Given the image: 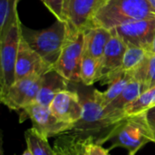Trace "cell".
Segmentation results:
<instances>
[{"label": "cell", "mask_w": 155, "mask_h": 155, "mask_svg": "<svg viewBox=\"0 0 155 155\" xmlns=\"http://www.w3.org/2000/svg\"><path fill=\"white\" fill-rule=\"evenodd\" d=\"M111 31V38L105 46L101 60L99 81L121 71L124 56L127 48L125 42L114 30Z\"/></svg>", "instance_id": "4fadbf2b"}, {"label": "cell", "mask_w": 155, "mask_h": 155, "mask_svg": "<svg viewBox=\"0 0 155 155\" xmlns=\"http://www.w3.org/2000/svg\"><path fill=\"white\" fill-rule=\"evenodd\" d=\"M20 0H0V37L10 28L17 14V4Z\"/></svg>", "instance_id": "603a6c76"}, {"label": "cell", "mask_w": 155, "mask_h": 155, "mask_svg": "<svg viewBox=\"0 0 155 155\" xmlns=\"http://www.w3.org/2000/svg\"><path fill=\"white\" fill-rule=\"evenodd\" d=\"M21 112L23 115H21L19 122L22 123L25 121V117H28L32 122V128L47 139L61 136L71 131L74 125L59 120L52 114L49 107L43 106L36 103L29 105Z\"/></svg>", "instance_id": "52a82bcc"}, {"label": "cell", "mask_w": 155, "mask_h": 155, "mask_svg": "<svg viewBox=\"0 0 155 155\" xmlns=\"http://www.w3.org/2000/svg\"><path fill=\"white\" fill-rule=\"evenodd\" d=\"M69 83V81L53 68L44 74L42 85L35 103L43 106L49 107L56 94L62 91L67 90Z\"/></svg>", "instance_id": "2e32d148"}, {"label": "cell", "mask_w": 155, "mask_h": 155, "mask_svg": "<svg viewBox=\"0 0 155 155\" xmlns=\"http://www.w3.org/2000/svg\"><path fill=\"white\" fill-rule=\"evenodd\" d=\"M149 53L155 54V35H154V37H153V43H152V45H151V47H150Z\"/></svg>", "instance_id": "83f0119b"}, {"label": "cell", "mask_w": 155, "mask_h": 155, "mask_svg": "<svg viewBox=\"0 0 155 155\" xmlns=\"http://www.w3.org/2000/svg\"><path fill=\"white\" fill-rule=\"evenodd\" d=\"M114 31L126 45L142 47L149 53L155 35V17L128 23Z\"/></svg>", "instance_id": "9c48e42d"}, {"label": "cell", "mask_w": 155, "mask_h": 155, "mask_svg": "<svg viewBox=\"0 0 155 155\" xmlns=\"http://www.w3.org/2000/svg\"><path fill=\"white\" fill-rule=\"evenodd\" d=\"M27 149L33 155H56L54 148L48 143V139L38 134L34 128L25 133Z\"/></svg>", "instance_id": "ffe728a7"}, {"label": "cell", "mask_w": 155, "mask_h": 155, "mask_svg": "<svg viewBox=\"0 0 155 155\" xmlns=\"http://www.w3.org/2000/svg\"><path fill=\"white\" fill-rule=\"evenodd\" d=\"M152 17H155V14L146 0H103L92 17L90 26L111 31L123 25Z\"/></svg>", "instance_id": "7a4b0ae2"}, {"label": "cell", "mask_w": 155, "mask_h": 155, "mask_svg": "<svg viewBox=\"0 0 155 155\" xmlns=\"http://www.w3.org/2000/svg\"><path fill=\"white\" fill-rule=\"evenodd\" d=\"M149 4V5L151 6L153 12L155 14V0H146Z\"/></svg>", "instance_id": "f1b7e54d"}, {"label": "cell", "mask_w": 155, "mask_h": 155, "mask_svg": "<svg viewBox=\"0 0 155 155\" xmlns=\"http://www.w3.org/2000/svg\"><path fill=\"white\" fill-rule=\"evenodd\" d=\"M155 106V87L144 91L136 100L131 103L124 109L126 116L143 114Z\"/></svg>", "instance_id": "7402d4cb"}, {"label": "cell", "mask_w": 155, "mask_h": 155, "mask_svg": "<svg viewBox=\"0 0 155 155\" xmlns=\"http://www.w3.org/2000/svg\"><path fill=\"white\" fill-rule=\"evenodd\" d=\"M44 75H35L15 81L0 96L2 104L14 111H22L35 103Z\"/></svg>", "instance_id": "ba28073f"}, {"label": "cell", "mask_w": 155, "mask_h": 155, "mask_svg": "<svg viewBox=\"0 0 155 155\" xmlns=\"http://www.w3.org/2000/svg\"><path fill=\"white\" fill-rule=\"evenodd\" d=\"M85 155H109V149H104L102 145L90 143L86 146Z\"/></svg>", "instance_id": "484cf974"}, {"label": "cell", "mask_w": 155, "mask_h": 155, "mask_svg": "<svg viewBox=\"0 0 155 155\" xmlns=\"http://www.w3.org/2000/svg\"><path fill=\"white\" fill-rule=\"evenodd\" d=\"M144 91L146 90L140 82L134 79L131 80L121 94L104 109V114L116 121L125 119L127 117L124 114V109L126 106L136 100Z\"/></svg>", "instance_id": "5bb4252c"}, {"label": "cell", "mask_w": 155, "mask_h": 155, "mask_svg": "<svg viewBox=\"0 0 155 155\" xmlns=\"http://www.w3.org/2000/svg\"><path fill=\"white\" fill-rule=\"evenodd\" d=\"M92 142L64 134L55 140L54 150L56 155H85L88 143Z\"/></svg>", "instance_id": "ac0fdd59"}, {"label": "cell", "mask_w": 155, "mask_h": 155, "mask_svg": "<svg viewBox=\"0 0 155 155\" xmlns=\"http://www.w3.org/2000/svg\"><path fill=\"white\" fill-rule=\"evenodd\" d=\"M84 53V31L75 30L68 26L65 43L54 69L70 83H81L80 72Z\"/></svg>", "instance_id": "5b68a950"}, {"label": "cell", "mask_w": 155, "mask_h": 155, "mask_svg": "<svg viewBox=\"0 0 155 155\" xmlns=\"http://www.w3.org/2000/svg\"><path fill=\"white\" fill-rule=\"evenodd\" d=\"M148 52L138 46L134 45H128L124 56L121 71L123 72H132L134 71L137 66H139L147 56Z\"/></svg>", "instance_id": "cb8c5ba5"}, {"label": "cell", "mask_w": 155, "mask_h": 155, "mask_svg": "<svg viewBox=\"0 0 155 155\" xmlns=\"http://www.w3.org/2000/svg\"><path fill=\"white\" fill-rule=\"evenodd\" d=\"M84 53L101 61L112 31L103 27L90 26L84 31Z\"/></svg>", "instance_id": "e0dca14e"}, {"label": "cell", "mask_w": 155, "mask_h": 155, "mask_svg": "<svg viewBox=\"0 0 155 155\" xmlns=\"http://www.w3.org/2000/svg\"><path fill=\"white\" fill-rule=\"evenodd\" d=\"M100 68L101 61L84 53L80 72L81 83L85 86H90L99 81Z\"/></svg>", "instance_id": "44dd1931"}, {"label": "cell", "mask_w": 155, "mask_h": 155, "mask_svg": "<svg viewBox=\"0 0 155 155\" xmlns=\"http://www.w3.org/2000/svg\"><path fill=\"white\" fill-rule=\"evenodd\" d=\"M22 23L15 18L7 32L0 37V96L15 82V64L21 39Z\"/></svg>", "instance_id": "8992f818"}, {"label": "cell", "mask_w": 155, "mask_h": 155, "mask_svg": "<svg viewBox=\"0 0 155 155\" xmlns=\"http://www.w3.org/2000/svg\"><path fill=\"white\" fill-rule=\"evenodd\" d=\"M49 109L56 118L72 124H76L82 118L84 113V106L79 94L68 89L56 94Z\"/></svg>", "instance_id": "7c38bea8"}, {"label": "cell", "mask_w": 155, "mask_h": 155, "mask_svg": "<svg viewBox=\"0 0 155 155\" xmlns=\"http://www.w3.org/2000/svg\"><path fill=\"white\" fill-rule=\"evenodd\" d=\"M84 113L82 118L66 134L103 145L113 136L114 132L124 120L116 121L104 114V108L95 100L93 92L80 94Z\"/></svg>", "instance_id": "6da1fadb"}, {"label": "cell", "mask_w": 155, "mask_h": 155, "mask_svg": "<svg viewBox=\"0 0 155 155\" xmlns=\"http://www.w3.org/2000/svg\"><path fill=\"white\" fill-rule=\"evenodd\" d=\"M103 0H64V19L69 27L84 31Z\"/></svg>", "instance_id": "8fae6325"}, {"label": "cell", "mask_w": 155, "mask_h": 155, "mask_svg": "<svg viewBox=\"0 0 155 155\" xmlns=\"http://www.w3.org/2000/svg\"><path fill=\"white\" fill-rule=\"evenodd\" d=\"M53 68L28 45L21 35L15 64V81L29 76L44 75Z\"/></svg>", "instance_id": "30bf717a"}, {"label": "cell", "mask_w": 155, "mask_h": 155, "mask_svg": "<svg viewBox=\"0 0 155 155\" xmlns=\"http://www.w3.org/2000/svg\"><path fill=\"white\" fill-rule=\"evenodd\" d=\"M109 141L112 143L109 151L122 147L128 151V155H135L145 144L154 143L145 113L127 116L115 129Z\"/></svg>", "instance_id": "277c9868"}, {"label": "cell", "mask_w": 155, "mask_h": 155, "mask_svg": "<svg viewBox=\"0 0 155 155\" xmlns=\"http://www.w3.org/2000/svg\"><path fill=\"white\" fill-rule=\"evenodd\" d=\"M145 116H146V120L148 122V124L152 130V133L153 134L155 143V106L145 112Z\"/></svg>", "instance_id": "4316f807"}, {"label": "cell", "mask_w": 155, "mask_h": 155, "mask_svg": "<svg viewBox=\"0 0 155 155\" xmlns=\"http://www.w3.org/2000/svg\"><path fill=\"white\" fill-rule=\"evenodd\" d=\"M47 9L56 17L57 20L64 22V0H41Z\"/></svg>", "instance_id": "d4e9b609"}, {"label": "cell", "mask_w": 155, "mask_h": 155, "mask_svg": "<svg viewBox=\"0 0 155 155\" xmlns=\"http://www.w3.org/2000/svg\"><path fill=\"white\" fill-rule=\"evenodd\" d=\"M21 155H33V154L31 153V152H30L28 149H26V150H25V152H24V153H23Z\"/></svg>", "instance_id": "4dcf8cb0"}, {"label": "cell", "mask_w": 155, "mask_h": 155, "mask_svg": "<svg viewBox=\"0 0 155 155\" xmlns=\"http://www.w3.org/2000/svg\"><path fill=\"white\" fill-rule=\"evenodd\" d=\"M68 25L57 20L47 28L34 30L21 25V35L28 45L53 67L58 61L65 43Z\"/></svg>", "instance_id": "3957f363"}, {"label": "cell", "mask_w": 155, "mask_h": 155, "mask_svg": "<svg viewBox=\"0 0 155 155\" xmlns=\"http://www.w3.org/2000/svg\"><path fill=\"white\" fill-rule=\"evenodd\" d=\"M2 135L0 137V155H5L4 153V150H3V142H2Z\"/></svg>", "instance_id": "f546056e"}, {"label": "cell", "mask_w": 155, "mask_h": 155, "mask_svg": "<svg viewBox=\"0 0 155 155\" xmlns=\"http://www.w3.org/2000/svg\"><path fill=\"white\" fill-rule=\"evenodd\" d=\"M133 76L128 72H117L101 80L102 84H108V88L104 92L97 89L93 91V94L97 103L104 109L114 100H115L124 90L126 85L133 80Z\"/></svg>", "instance_id": "9a60e30c"}, {"label": "cell", "mask_w": 155, "mask_h": 155, "mask_svg": "<svg viewBox=\"0 0 155 155\" xmlns=\"http://www.w3.org/2000/svg\"><path fill=\"white\" fill-rule=\"evenodd\" d=\"M128 73L134 80L140 82L145 90L155 87V54L148 53L143 63L134 71Z\"/></svg>", "instance_id": "d6986e66"}]
</instances>
